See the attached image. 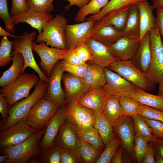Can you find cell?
Listing matches in <instances>:
<instances>
[{
  "mask_svg": "<svg viewBox=\"0 0 163 163\" xmlns=\"http://www.w3.org/2000/svg\"><path fill=\"white\" fill-rule=\"evenodd\" d=\"M46 126L19 144L1 148L3 154L8 156L6 163H26L37 156L43 150L40 142Z\"/></svg>",
  "mask_w": 163,
  "mask_h": 163,
  "instance_id": "6da1fadb",
  "label": "cell"
},
{
  "mask_svg": "<svg viewBox=\"0 0 163 163\" xmlns=\"http://www.w3.org/2000/svg\"><path fill=\"white\" fill-rule=\"evenodd\" d=\"M48 83L39 80L35 85L33 92L25 98L15 103L8 109V117L2 125L0 131L24 119L32 107L45 96L47 90Z\"/></svg>",
  "mask_w": 163,
  "mask_h": 163,
  "instance_id": "7a4b0ae2",
  "label": "cell"
},
{
  "mask_svg": "<svg viewBox=\"0 0 163 163\" xmlns=\"http://www.w3.org/2000/svg\"><path fill=\"white\" fill-rule=\"evenodd\" d=\"M39 80L34 74L24 72L11 82L2 87L0 94L6 99L8 108L29 96L30 90Z\"/></svg>",
  "mask_w": 163,
  "mask_h": 163,
  "instance_id": "3957f363",
  "label": "cell"
},
{
  "mask_svg": "<svg viewBox=\"0 0 163 163\" xmlns=\"http://www.w3.org/2000/svg\"><path fill=\"white\" fill-rule=\"evenodd\" d=\"M67 22V20L63 15L57 14L46 23L36 41L45 42L52 47L67 49L65 34Z\"/></svg>",
  "mask_w": 163,
  "mask_h": 163,
  "instance_id": "277c9868",
  "label": "cell"
},
{
  "mask_svg": "<svg viewBox=\"0 0 163 163\" xmlns=\"http://www.w3.org/2000/svg\"><path fill=\"white\" fill-rule=\"evenodd\" d=\"M150 31L151 60L145 75L156 85L163 80V43L157 25Z\"/></svg>",
  "mask_w": 163,
  "mask_h": 163,
  "instance_id": "5b68a950",
  "label": "cell"
},
{
  "mask_svg": "<svg viewBox=\"0 0 163 163\" xmlns=\"http://www.w3.org/2000/svg\"><path fill=\"white\" fill-rule=\"evenodd\" d=\"M35 31L28 33L24 32L22 36H18L13 40L11 56L19 53L24 59V64L22 73L24 72L27 67L34 69L38 75L40 79L48 83V78L41 70L37 65L34 56L32 45L36 37Z\"/></svg>",
  "mask_w": 163,
  "mask_h": 163,
  "instance_id": "8992f818",
  "label": "cell"
},
{
  "mask_svg": "<svg viewBox=\"0 0 163 163\" xmlns=\"http://www.w3.org/2000/svg\"><path fill=\"white\" fill-rule=\"evenodd\" d=\"M107 68L137 88L150 91L155 88V85L152 82L131 60H117Z\"/></svg>",
  "mask_w": 163,
  "mask_h": 163,
  "instance_id": "52a82bcc",
  "label": "cell"
},
{
  "mask_svg": "<svg viewBox=\"0 0 163 163\" xmlns=\"http://www.w3.org/2000/svg\"><path fill=\"white\" fill-rule=\"evenodd\" d=\"M59 107L54 101L43 97L32 107L24 119L29 125L37 130H41Z\"/></svg>",
  "mask_w": 163,
  "mask_h": 163,
  "instance_id": "ba28073f",
  "label": "cell"
},
{
  "mask_svg": "<svg viewBox=\"0 0 163 163\" xmlns=\"http://www.w3.org/2000/svg\"><path fill=\"white\" fill-rule=\"evenodd\" d=\"M24 119L0 133V148L17 145L37 132Z\"/></svg>",
  "mask_w": 163,
  "mask_h": 163,
  "instance_id": "9c48e42d",
  "label": "cell"
},
{
  "mask_svg": "<svg viewBox=\"0 0 163 163\" xmlns=\"http://www.w3.org/2000/svg\"><path fill=\"white\" fill-rule=\"evenodd\" d=\"M32 46L33 50L37 53L40 58V64L43 72L49 77L55 65L60 60L64 58L68 50V49L62 50L50 47L44 42L38 44L34 41Z\"/></svg>",
  "mask_w": 163,
  "mask_h": 163,
  "instance_id": "30bf717a",
  "label": "cell"
},
{
  "mask_svg": "<svg viewBox=\"0 0 163 163\" xmlns=\"http://www.w3.org/2000/svg\"><path fill=\"white\" fill-rule=\"evenodd\" d=\"M104 70L106 82L103 87L106 95L129 96L136 89L132 83L107 67Z\"/></svg>",
  "mask_w": 163,
  "mask_h": 163,
  "instance_id": "8fae6325",
  "label": "cell"
},
{
  "mask_svg": "<svg viewBox=\"0 0 163 163\" xmlns=\"http://www.w3.org/2000/svg\"><path fill=\"white\" fill-rule=\"evenodd\" d=\"M113 127L120 140L122 148L133 158H135L133 150L135 133L132 117L126 115L120 116L115 121Z\"/></svg>",
  "mask_w": 163,
  "mask_h": 163,
  "instance_id": "7c38bea8",
  "label": "cell"
},
{
  "mask_svg": "<svg viewBox=\"0 0 163 163\" xmlns=\"http://www.w3.org/2000/svg\"><path fill=\"white\" fill-rule=\"evenodd\" d=\"M72 24H67L65 34L67 49H75L90 37L96 21L91 20Z\"/></svg>",
  "mask_w": 163,
  "mask_h": 163,
  "instance_id": "4fadbf2b",
  "label": "cell"
},
{
  "mask_svg": "<svg viewBox=\"0 0 163 163\" xmlns=\"http://www.w3.org/2000/svg\"><path fill=\"white\" fill-rule=\"evenodd\" d=\"M64 72L62 60L59 61L55 65L48 78L47 90L44 97L54 101L59 107L63 105L66 103L64 91L61 85Z\"/></svg>",
  "mask_w": 163,
  "mask_h": 163,
  "instance_id": "5bb4252c",
  "label": "cell"
},
{
  "mask_svg": "<svg viewBox=\"0 0 163 163\" xmlns=\"http://www.w3.org/2000/svg\"><path fill=\"white\" fill-rule=\"evenodd\" d=\"M140 42L139 37L123 36L108 47L111 54L117 60H131L138 50Z\"/></svg>",
  "mask_w": 163,
  "mask_h": 163,
  "instance_id": "9a60e30c",
  "label": "cell"
},
{
  "mask_svg": "<svg viewBox=\"0 0 163 163\" xmlns=\"http://www.w3.org/2000/svg\"><path fill=\"white\" fill-rule=\"evenodd\" d=\"M62 80L66 103L71 101L77 102L92 88L83 78L68 72L63 74Z\"/></svg>",
  "mask_w": 163,
  "mask_h": 163,
  "instance_id": "2e32d148",
  "label": "cell"
},
{
  "mask_svg": "<svg viewBox=\"0 0 163 163\" xmlns=\"http://www.w3.org/2000/svg\"><path fill=\"white\" fill-rule=\"evenodd\" d=\"M66 118V106L64 105L59 107L46 124V130L40 142V146L43 149L54 145L55 139Z\"/></svg>",
  "mask_w": 163,
  "mask_h": 163,
  "instance_id": "e0dca14e",
  "label": "cell"
},
{
  "mask_svg": "<svg viewBox=\"0 0 163 163\" xmlns=\"http://www.w3.org/2000/svg\"><path fill=\"white\" fill-rule=\"evenodd\" d=\"M86 43L89 49L92 56L89 63L95 64L103 68L108 67L117 59L110 52L108 47L91 37L87 40Z\"/></svg>",
  "mask_w": 163,
  "mask_h": 163,
  "instance_id": "ac0fdd59",
  "label": "cell"
},
{
  "mask_svg": "<svg viewBox=\"0 0 163 163\" xmlns=\"http://www.w3.org/2000/svg\"><path fill=\"white\" fill-rule=\"evenodd\" d=\"M14 25L21 22L29 24L37 30L40 34L45 25L53 18L50 14L35 11L30 9L19 14L11 16Z\"/></svg>",
  "mask_w": 163,
  "mask_h": 163,
  "instance_id": "d6986e66",
  "label": "cell"
},
{
  "mask_svg": "<svg viewBox=\"0 0 163 163\" xmlns=\"http://www.w3.org/2000/svg\"><path fill=\"white\" fill-rule=\"evenodd\" d=\"M78 135L76 128L66 118L54 141V145L63 149H75Z\"/></svg>",
  "mask_w": 163,
  "mask_h": 163,
  "instance_id": "ffe728a7",
  "label": "cell"
},
{
  "mask_svg": "<svg viewBox=\"0 0 163 163\" xmlns=\"http://www.w3.org/2000/svg\"><path fill=\"white\" fill-rule=\"evenodd\" d=\"M106 96L104 87L91 88L77 102L82 106L102 113Z\"/></svg>",
  "mask_w": 163,
  "mask_h": 163,
  "instance_id": "44dd1931",
  "label": "cell"
},
{
  "mask_svg": "<svg viewBox=\"0 0 163 163\" xmlns=\"http://www.w3.org/2000/svg\"><path fill=\"white\" fill-rule=\"evenodd\" d=\"M138 5L139 15V38L141 41L145 34L156 25V21L153 14L154 8L147 0L141 2Z\"/></svg>",
  "mask_w": 163,
  "mask_h": 163,
  "instance_id": "7402d4cb",
  "label": "cell"
},
{
  "mask_svg": "<svg viewBox=\"0 0 163 163\" xmlns=\"http://www.w3.org/2000/svg\"><path fill=\"white\" fill-rule=\"evenodd\" d=\"M150 40V31H149L141 41L138 50L131 60L133 64L145 75L148 70L151 60Z\"/></svg>",
  "mask_w": 163,
  "mask_h": 163,
  "instance_id": "603a6c76",
  "label": "cell"
},
{
  "mask_svg": "<svg viewBox=\"0 0 163 163\" xmlns=\"http://www.w3.org/2000/svg\"><path fill=\"white\" fill-rule=\"evenodd\" d=\"M131 7L114 11L106 15L96 21L93 31L103 26L110 25L122 31L125 28Z\"/></svg>",
  "mask_w": 163,
  "mask_h": 163,
  "instance_id": "cb8c5ba5",
  "label": "cell"
},
{
  "mask_svg": "<svg viewBox=\"0 0 163 163\" xmlns=\"http://www.w3.org/2000/svg\"><path fill=\"white\" fill-rule=\"evenodd\" d=\"M123 36L122 31L110 25L101 26L93 30L90 35V37L108 46Z\"/></svg>",
  "mask_w": 163,
  "mask_h": 163,
  "instance_id": "d4e9b609",
  "label": "cell"
},
{
  "mask_svg": "<svg viewBox=\"0 0 163 163\" xmlns=\"http://www.w3.org/2000/svg\"><path fill=\"white\" fill-rule=\"evenodd\" d=\"M102 113L112 126L117 118L125 115L123 109L120 103L119 96L106 95Z\"/></svg>",
  "mask_w": 163,
  "mask_h": 163,
  "instance_id": "484cf974",
  "label": "cell"
},
{
  "mask_svg": "<svg viewBox=\"0 0 163 163\" xmlns=\"http://www.w3.org/2000/svg\"><path fill=\"white\" fill-rule=\"evenodd\" d=\"M12 63L10 67L3 72L0 78V86L3 87L14 81L22 73L24 60L19 53L12 56Z\"/></svg>",
  "mask_w": 163,
  "mask_h": 163,
  "instance_id": "4316f807",
  "label": "cell"
},
{
  "mask_svg": "<svg viewBox=\"0 0 163 163\" xmlns=\"http://www.w3.org/2000/svg\"><path fill=\"white\" fill-rule=\"evenodd\" d=\"M104 68L94 63H88L84 80L92 88L103 87L106 84Z\"/></svg>",
  "mask_w": 163,
  "mask_h": 163,
  "instance_id": "83f0119b",
  "label": "cell"
},
{
  "mask_svg": "<svg viewBox=\"0 0 163 163\" xmlns=\"http://www.w3.org/2000/svg\"><path fill=\"white\" fill-rule=\"evenodd\" d=\"M129 96L141 104L163 111V95L151 94L137 87Z\"/></svg>",
  "mask_w": 163,
  "mask_h": 163,
  "instance_id": "f1b7e54d",
  "label": "cell"
},
{
  "mask_svg": "<svg viewBox=\"0 0 163 163\" xmlns=\"http://www.w3.org/2000/svg\"><path fill=\"white\" fill-rule=\"evenodd\" d=\"M94 113L95 121L94 127L98 131L104 145H105L115 137L113 126L102 113L94 111Z\"/></svg>",
  "mask_w": 163,
  "mask_h": 163,
  "instance_id": "f546056e",
  "label": "cell"
},
{
  "mask_svg": "<svg viewBox=\"0 0 163 163\" xmlns=\"http://www.w3.org/2000/svg\"><path fill=\"white\" fill-rule=\"evenodd\" d=\"M122 32L123 36L139 37V15L138 4L131 6L125 28Z\"/></svg>",
  "mask_w": 163,
  "mask_h": 163,
  "instance_id": "4dcf8cb0",
  "label": "cell"
},
{
  "mask_svg": "<svg viewBox=\"0 0 163 163\" xmlns=\"http://www.w3.org/2000/svg\"><path fill=\"white\" fill-rule=\"evenodd\" d=\"M144 0H110L107 5L96 14L90 16L86 20H91L97 21L107 14L114 11L138 4Z\"/></svg>",
  "mask_w": 163,
  "mask_h": 163,
  "instance_id": "1f68e13d",
  "label": "cell"
},
{
  "mask_svg": "<svg viewBox=\"0 0 163 163\" xmlns=\"http://www.w3.org/2000/svg\"><path fill=\"white\" fill-rule=\"evenodd\" d=\"M108 2V0H91L79 9L74 18V20L77 23L85 21L88 15L97 14Z\"/></svg>",
  "mask_w": 163,
  "mask_h": 163,
  "instance_id": "d6a6232c",
  "label": "cell"
},
{
  "mask_svg": "<svg viewBox=\"0 0 163 163\" xmlns=\"http://www.w3.org/2000/svg\"><path fill=\"white\" fill-rule=\"evenodd\" d=\"M76 149L86 163H96L102 153L78 136Z\"/></svg>",
  "mask_w": 163,
  "mask_h": 163,
  "instance_id": "836d02e7",
  "label": "cell"
},
{
  "mask_svg": "<svg viewBox=\"0 0 163 163\" xmlns=\"http://www.w3.org/2000/svg\"><path fill=\"white\" fill-rule=\"evenodd\" d=\"M76 129L78 137L102 152L104 144L96 128L93 127L86 129Z\"/></svg>",
  "mask_w": 163,
  "mask_h": 163,
  "instance_id": "e575fe53",
  "label": "cell"
},
{
  "mask_svg": "<svg viewBox=\"0 0 163 163\" xmlns=\"http://www.w3.org/2000/svg\"><path fill=\"white\" fill-rule=\"evenodd\" d=\"M66 103L67 104L66 106L67 118L76 128L82 129L83 113V106L75 101Z\"/></svg>",
  "mask_w": 163,
  "mask_h": 163,
  "instance_id": "d590c367",
  "label": "cell"
},
{
  "mask_svg": "<svg viewBox=\"0 0 163 163\" xmlns=\"http://www.w3.org/2000/svg\"><path fill=\"white\" fill-rule=\"evenodd\" d=\"M132 118L135 134L143 137L149 142H152L154 137L152 129L146 123L144 117L137 114Z\"/></svg>",
  "mask_w": 163,
  "mask_h": 163,
  "instance_id": "8d00e7d4",
  "label": "cell"
},
{
  "mask_svg": "<svg viewBox=\"0 0 163 163\" xmlns=\"http://www.w3.org/2000/svg\"><path fill=\"white\" fill-rule=\"evenodd\" d=\"M37 156L39 163H61V148L54 145L43 149Z\"/></svg>",
  "mask_w": 163,
  "mask_h": 163,
  "instance_id": "74e56055",
  "label": "cell"
},
{
  "mask_svg": "<svg viewBox=\"0 0 163 163\" xmlns=\"http://www.w3.org/2000/svg\"><path fill=\"white\" fill-rule=\"evenodd\" d=\"M121 143L120 138L115 137L106 144L103 151L97 160L96 163H109L117 149Z\"/></svg>",
  "mask_w": 163,
  "mask_h": 163,
  "instance_id": "f35d334b",
  "label": "cell"
},
{
  "mask_svg": "<svg viewBox=\"0 0 163 163\" xmlns=\"http://www.w3.org/2000/svg\"><path fill=\"white\" fill-rule=\"evenodd\" d=\"M13 40L10 41L7 37L3 36L0 44V67L6 66L12 61L11 55Z\"/></svg>",
  "mask_w": 163,
  "mask_h": 163,
  "instance_id": "ab89813d",
  "label": "cell"
},
{
  "mask_svg": "<svg viewBox=\"0 0 163 163\" xmlns=\"http://www.w3.org/2000/svg\"><path fill=\"white\" fill-rule=\"evenodd\" d=\"M149 142L143 137L135 134L133 147L135 157L138 163L143 161Z\"/></svg>",
  "mask_w": 163,
  "mask_h": 163,
  "instance_id": "60d3db41",
  "label": "cell"
},
{
  "mask_svg": "<svg viewBox=\"0 0 163 163\" xmlns=\"http://www.w3.org/2000/svg\"><path fill=\"white\" fill-rule=\"evenodd\" d=\"M54 0H26L30 9L35 11L50 14L54 9L53 3Z\"/></svg>",
  "mask_w": 163,
  "mask_h": 163,
  "instance_id": "b9f144b4",
  "label": "cell"
},
{
  "mask_svg": "<svg viewBox=\"0 0 163 163\" xmlns=\"http://www.w3.org/2000/svg\"><path fill=\"white\" fill-rule=\"evenodd\" d=\"M120 103L125 115L133 117L138 114V109L140 103L129 96L119 97Z\"/></svg>",
  "mask_w": 163,
  "mask_h": 163,
  "instance_id": "7bdbcfd3",
  "label": "cell"
},
{
  "mask_svg": "<svg viewBox=\"0 0 163 163\" xmlns=\"http://www.w3.org/2000/svg\"><path fill=\"white\" fill-rule=\"evenodd\" d=\"M138 114L143 117L163 122V111L141 104L138 109Z\"/></svg>",
  "mask_w": 163,
  "mask_h": 163,
  "instance_id": "ee69618b",
  "label": "cell"
},
{
  "mask_svg": "<svg viewBox=\"0 0 163 163\" xmlns=\"http://www.w3.org/2000/svg\"><path fill=\"white\" fill-rule=\"evenodd\" d=\"M0 17L5 24L7 30L11 33H14L15 25L9 12L7 0H0Z\"/></svg>",
  "mask_w": 163,
  "mask_h": 163,
  "instance_id": "f6af8a7d",
  "label": "cell"
},
{
  "mask_svg": "<svg viewBox=\"0 0 163 163\" xmlns=\"http://www.w3.org/2000/svg\"><path fill=\"white\" fill-rule=\"evenodd\" d=\"M61 163H85L76 149L61 148Z\"/></svg>",
  "mask_w": 163,
  "mask_h": 163,
  "instance_id": "bcb514c9",
  "label": "cell"
},
{
  "mask_svg": "<svg viewBox=\"0 0 163 163\" xmlns=\"http://www.w3.org/2000/svg\"><path fill=\"white\" fill-rule=\"evenodd\" d=\"M62 61L65 72L83 78L87 71L88 63H86L84 65H73L66 63L63 60Z\"/></svg>",
  "mask_w": 163,
  "mask_h": 163,
  "instance_id": "7dc6e473",
  "label": "cell"
},
{
  "mask_svg": "<svg viewBox=\"0 0 163 163\" xmlns=\"http://www.w3.org/2000/svg\"><path fill=\"white\" fill-rule=\"evenodd\" d=\"M75 50L79 58L82 62L86 63L92 59L91 53L86 42L79 44L75 48Z\"/></svg>",
  "mask_w": 163,
  "mask_h": 163,
  "instance_id": "c3c4849f",
  "label": "cell"
},
{
  "mask_svg": "<svg viewBox=\"0 0 163 163\" xmlns=\"http://www.w3.org/2000/svg\"><path fill=\"white\" fill-rule=\"evenodd\" d=\"M144 117L146 123L152 129L154 137L163 139V122Z\"/></svg>",
  "mask_w": 163,
  "mask_h": 163,
  "instance_id": "681fc988",
  "label": "cell"
},
{
  "mask_svg": "<svg viewBox=\"0 0 163 163\" xmlns=\"http://www.w3.org/2000/svg\"><path fill=\"white\" fill-rule=\"evenodd\" d=\"M83 117L82 129L94 127L95 121L94 111L91 109L83 107Z\"/></svg>",
  "mask_w": 163,
  "mask_h": 163,
  "instance_id": "f907efd6",
  "label": "cell"
},
{
  "mask_svg": "<svg viewBox=\"0 0 163 163\" xmlns=\"http://www.w3.org/2000/svg\"><path fill=\"white\" fill-rule=\"evenodd\" d=\"M12 6L10 11L11 16L27 11L29 8L26 0H11Z\"/></svg>",
  "mask_w": 163,
  "mask_h": 163,
  "instance_id": "816d5d0a",
  "label": "cell"
},
{
  "mask_svg": "<svg viewBox=\"0 0 163 163\" xmlns=\"http://www.w3.org/2000/svg\"><path fill=\"white\" fill-rule=\"evenodd\" d=\"M62 60L66 63L73 65H84L86 63L82 62L79 58L74 49H69Z\"/></svg>",
  "mask_w": 163,
  "mask_h": 163,
  "instance_id": "f5cc1de1",
  "label": "cell"
},
{
  "mask_svg": "<svg viewBox=\"0 0 163 163\" xmlns=\"http://www.w3.org/2000/svg\"><path fill=\"white\" fill-rule=\"evenodd\" d=\"M8 104L5 97L2 94H0V112L2 118L3 120V124L6 121L8 117Z\"/></svg>",
  "mask_w": 163,
  "mask_h": 163,
  "instance_id": "db71d44e",
  "label": "cell"
},
{
  "mask_svg": "<svg viewBox=\"0 0 163 163\" xmlns=\"http://www.w3.org/2000/svg\"><path fill=\"white\" fill-rule=\"evenodd\" d=\"M148 143L147 151L142 163H155L154 150L152 142Z\"/></svg>",
  "mask_w": 163,
  "mask_h": 163,
  "instance_id": "11a10c76",
  "label": "cell"
},
{
  "mask_svg": "<svg viewBox=\"0 0 163 163\" xmlns=\"http://www.w3.org/2000/svg\"><path fill=\"white\" fill-rule=\"evenodd\" d=\"M156 25L163 40V8L156 9Z\"/></svg>",
  "mask_w": 163,
  "mask_h": 163,
  "instance_id": "9f6ffc18",
  "label": "cell"
},
{
  "mask_svg": "<svg viewBox=\"0 0 163 163\" xmlns=\"http://www.w3.org/2000/svg\"><path fill=\"white\" fill-rule=\"evenodd\" d=\"M152 142L156 154L163 157V139L154 137Z\"/></svg>",
  "mask_w": 163,
  "mask_h": 163,
  "instance_id": "6f0895ef",
  "label": "cell"
},
{
  "mask_svg": "<svg viewBox=\"0 0 163 163\" xmlns=\"http://www.w3.org/2000/svg\"><path fill=\"white\" fill-rule=\"evenodd\" d=\"M68 1L69 4L66 6L64 8L67 10L71 6L74 5L77 6L80 9L88 4L91 0H66Z\"/></svg>",
  "mask_w": 163,
  "mask_h": 163,
  "instance_id": "680465c9",
  "label": "cell"
},
{
  "mask_svg": "<svg viewBox=\"0 0 163 163\" xmlns=\"http://www.w3.org/2000/svg\"><path fill=\"white\" fill-rule=\"evenodd\" d=\"M123 148L121 146L118 148L115 153L110 163H122L123 162L122 158Z\"/></svg>",
  "mask_w": 163,
  "mask_h": 163,
  "instance_id": "91938a15",
  "label": "cell"
},
{
  "mask_svg": "<svg viewBox=\"0 0 163 163\" xmlns=\"http://www.w3.org/2000/svg\"><path fill=\"white\" fill-rule=\"evenodd\" d=\"M0 36L10 37L14 39L17 38L18 36H16L10 34L8 31H7L4 29L1 26H0Z\"/></svg>",
  "mask_w": 163,
  "mask_h": 163,
  "instance_id": "94428289",
  "label": "cell"
},
{
  "mask_svg": "<svg viewBox=\"0 0 163 163\" xmlns=\"http://www.w3.org/2000/svg\"><path fill=\"white\" fill-rule=\"evenodd\" d=\"M154 9H159L163 8V0H153L152 5Z\"/></svg>",
  "mask_w": 163,
  "mask_h": 163,
  "instance_id": "6125c7cd",
  "label": "cell"
},
{
  "mask_svg": "<svg viewBox=\"0 0 163 163\" xmlns=\"http://www.w3.org/2000/svg\"><path fill=\"white\" fill-rule=\"evenodd\" d=\"M159 85L158 92V95H163V80L158 83Z\"/></svg>",
  "mask_w": 163,
  "mask_h": 163,
  "instance_id": "be15d7a7",
  "label": "cell"
},
{
  "mask_svg": "<svg viewBox=\"0 0 163 163\" xmlns=\"http://www.w3.org/2000/svg\"><path fill=\"white\" fill-rule=\"evenodd\" d=\"M8 158V156L5 154L0 156V163H6Z\"/></svg>",
  "mask_w": 163,
  "mask_h": 163,
  "instance_id": "e7e4bbea",
  "label": "cell"
},
{
  "mask_svg": "<svg viewBox=\"0 0 163 163\" xmlns=\"http://www.w3.org/2000/svg\"><path fill=\"white\" fill-rule=\"evenodd\" d=\"M155 163H163V157L161 156L156 154V159L155 160Z\"/></svg>",
  "mask_w": 163,
  "mask_h": 163,
  "instance_id": "03108f58",
  "label": "cell"
}]
</instances>
